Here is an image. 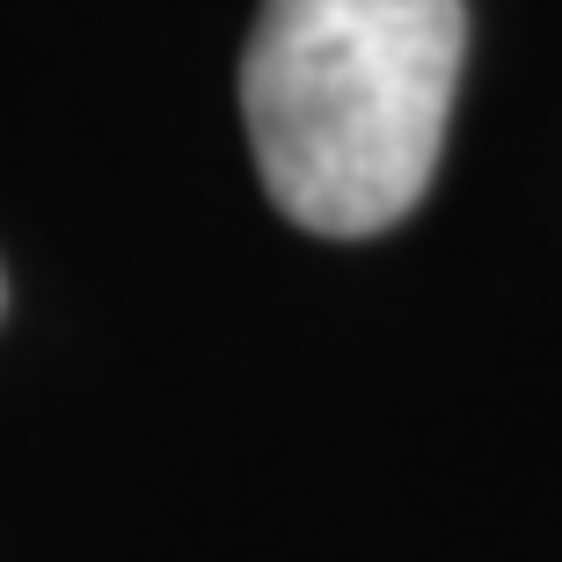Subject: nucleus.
I'll use <instances>...</instances> for the list:
<instances>
[{
  "mask_svg": "<svg viewBox=\"0 0 562 562\" xmlns=\"http://www.w3.org/2000/svg\"><path fill=\"white\" fill-rule=\"evenodd\" d=\"M460 52V0H263L241 117L271 205L329 241L409 220L446 146Z\"/></svg>",
  "mask_w": 562,
  "mask_h": 562,
  "instance_id": "nucleus-1",
  "label": "nucleus"
},
{
  "mask_svg": "<svg viewBox=\"0 0 562 562\" xmlns=\"http://www.w3.org/2000/svg\"><path fill=\"white\" fill-rule=\"evenodd\" d=\"M0 314H8V278H0Z\"/></svg>",
  "mask_w": 562,
  "mask_h": 562,
  "instance_id": "nucleus-2",
  "label": "nucleus"
}]
</instances>
